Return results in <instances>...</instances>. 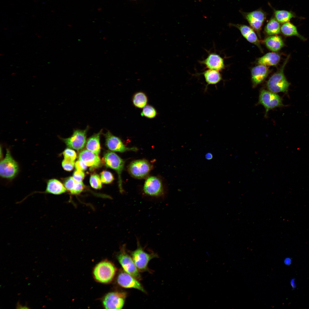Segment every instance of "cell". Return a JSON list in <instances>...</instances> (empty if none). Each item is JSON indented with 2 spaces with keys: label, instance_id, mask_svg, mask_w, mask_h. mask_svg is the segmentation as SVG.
Masks as SVG:
<instances>
[{
  "label": "cell",
  "instance_id": "cell-1",
  "mask_svg": "<svg viewBox=\"0 0 309 309\" xmlns=\"http://www.w3.org/2000/svg\"><path fill=\"white\" fill-rule=\"evenodd\" d=\"M288 59L284 61L282 67L269 79L267 83L268 90L274 93L285 92L288 89L289 83L287 80L284 74V70Z\"/></svg>",
  "mask_w": 309,
  "mask_h": 309
},
{
  "label": "cell",
  "instance_id": "cell-2",
  "mask_svg": "<svg viewBox=\"0 0 309 309\" xmlns=\"http://www.w3.org/2000/svg\"><path fill=\"white\" fill-rule=\"evenodd\" d=\"M116 268L114 264L107 261H104L98 264L94 268L93 274L98 282L107 283L111 282L115 275Z\"/></svg>",
  "mask_w": 309,
  "mask_h": 309
},
{
  "label": "cell",
  "instance_id": "cell-3",
  "mask_svg": "<svg viewBox=\"0 0 309 309\" xmlns=\"http://www.w3.org/2000/svg\"><path fill=\"white\" fill-rule=\"evenodd\" d=\"M104 161L106 166L114 170L118 176V186L121 193L123 192L121 175L124 168L125 162L118 155L111 151L107 152L104 154Z\"/></svg>",
  "mask_w": 309,
  "mask_h": 309
},
{
  "label": "cell",
  "instance_id": "cell-4",
  "mask_svg": "<svg viewBox=\"0 0 309 309\" xmlns=\"http://www.w3.org/2000/svg\"><path fill=\"white\" fill-rule=\"evenodd\" d=\"M18 170L17 163L12 157L9 149H7L5 157L0 162L1 176L3 178L12 179L16 175Z\"/></svg>",
  "mask_w": 309,
  "mask_h": 309
},
{
  "label": "cell",
  "instance_id": "cell-5",
  "mask_svg": "<svg viewBox=\"0 0 309 309\" xmlns=\"http://www.w3.org/2000/svg\"><path fill=\"white\" fill-rule=\"evenodd\" d=\"M258 103L265 108V116L270 110L282 105V99L279 95L264 89L262 90L260 92Z\"/></svg>",
  "mask_w": 309,
  "mask_h": 309
},
{
  "label": "cell",
  "instance_id": "cell-6",
  "mask_svg": "<svg viewBox=\"0 0 309 309\" xmlns=\"http://www.w3.org/2000/svg\"><path fill=\"white\" fill-rule=\"evenodd\" d=\"M124 245L117 256L118 260L124 271L137 279L141 278L138 270L134 261L127 253Z\"/></svg>",
  "mask_w": 309,
  "mask_h": 309
},
{
  "label": "cell",
  "instance_id": "cell-7",
  "mask_svg": "<svg viewBox=\"0 0 309 309\" xmlns=\"http://www.w3.org/2000/svg\"><path fill=\"white\" fill-rule=\"evenodd\" d=\"M137 248L131 252L132 258L138 270L141 271L146 270L149 261L157 256L155 254L148 253L144 251L138 242Z\"/></svg>",
  "mask_w": 309,
  "mask_h": 309
},
{
  "label": "cell",
  "instance_id": "cell-8",
  "mask_svg": "<svg viewBox=\"0 0 309 309\" xmlns=\"http://www.w3.org/2000/svg\"><path fill=\"white\" fill-rule=\"evenodd\" d=\"M152 167L151 165L148 161L139 159L132 162L128 166V171L133 177L142 179L148 175Z\"/></svg>",
  "mask_w": 309,
  "mask_h": 309
},
{
  "label": "cell",
  "instance_id": "cell-9",
  "mask_svg": "<svg viewBox=\"0 0 309 309\" xmlns=\"http://www.w3.org/2000/svg\"><path fill=\"white\" fill-rule=\"evenodd\" d=\"M89 128L87 126L84 130H75L70 137L61 139L69 147L77 150H81L86 144V134Z\"/></svg>",
  "mask_w": 309,
  "mask_h": 309
},
{
  "label": "cell",
  "instance_id": "cell-10",
  "mask_svg": "<svg viewBox=\"0 0 309 309\" xmlns=\"http://www.w3.org/2000/svg\"><path fill=\"white\" fill-rule=\"evenodd\" d=\"M126 296L124 292L109 293L103 299V306L106 309H121L124 305Z\"/></svg>",
  "mask_w": 309,
  "mask_h": 309
},
{
  "label": "cell",
  "instance_id": "cell-11",
  "mask_svg": "<svg viewBox=\"0 0 309 309\" xmlns=\"http://www.w3.org/2000/svg\"><path fill=\"white\" fill-rule=\"evenodd\" d=\"M106 144L110 150L121 152L127 151H136L138 148L135 147H128L125 146L119 137L112 134L108 131L104 134Z\"/></svg>",
  "mask_w": 309,
  "mask_h": 309
},
{
  "label": "cell",
  "instance_id": "cell-12",
  "mask_svg": "<svg viewBox=\"0 0 309 309\" xmlns=\"http://www.w3.org/2000/svg\"><path fill=\"white\" fill-rule=\"evenodd\" d=\"M143 191L146 194L152 196H161L163 193L162 182L158 178L154 176L148 177L145 181Z\"/></svg>",
  "mask_w": 309,
  "mask_h": 309
},
{
  "label": "cell",
  "instance_id": "cell-13",
  "mask_svg": "<svg viewBox=\"0 0 309 309\" xmlns=\"http://www.w3.org/2000/svg\"><path fill=\"white\" fill-rule=\"evenodd\" d=\"M117 282L120 286L124 288H133L144 292H145L136 279L125 272L119 273L117 277Z\"/></svg>",
  "mask_w": 309,
  "mask_h": 309
},
{
  "label": "cell",
  "instance_id": "cell-14",
  "mask_svg": "<svg viewBox=\"0 0 309 309\" xmlns=\"http://www.w3.org/2000/svg\"><path fill=\"white\" fill-rule=\"evenodd\" d=\"M199 62L209 69L220 71L225 67L223 59L215 53H209L207 58Z\"/></svg>",
  "mask_w": 309,
  "mask_h": 309
},
{
  "label": "cell",
  "instance_id": "cell-15",
  "mask_svg": "<svg viewBox=\"0 0 309 309\" xmlns=\"http://www.w3.org/2000/svg\"><path fill=\"white\" fill-rule=\"evenodd\" d=\"M78 157L79 159L83 161L87 166L92 168H98L101 164V159L98 155L88 150L81 151Z\"/></svg>",
  "mask_w": 309,
  "mask_h": 309
},
{
  "label": "cell",
  "instance_id": "cell-16",
  "mask_svg": "<svg viewBox=\"0 0 309 309\" xmlns=\"http://www.w3.org/2000/svg\"><path fill=\"white\" fill-rule=\"evenodd\" d=\"M245 18L254 29L259 31L264 21L265 15L261 10H256L247 14Z\"/></svg>",
  "mask_w": 309,
  "mask_h": 309
},
{
  "label": "cell",
  "instance_id": "cell-17",
  "mask_svg": "<svg viewBox=\"0 0 309 309\" xmlns=\"http://www.w3.org/2000/svg\"><path fill=\"white\" fill-rule=\"evenodd\" d=\"M268 70L266 66L259 65L253 67L251 71L253 86L255 87L261 83L267 76Z\"/></svg>",
  "mask_w": 309,
  "mask_h": 309
},
{
  "label": "cell",
  "instance_id": "cell-18",
  "mask_svg": "<svg viewBox=\"0 0 309 309\" xmlns=\"http://www.w3.org/2000/svg\"><path fill=\"white\" fill-rule=\"evenodd\" d=\"M201 74L203 75L207 83L204 89V92H205L207 91L209 85H216L222 80L221 75L219 71L217 70L208 69Z\"/></svg>",
  "mask_w": 309,
  "mask_h": 309
},
{
  "label": "cell",
  "instance_id": "cell-19",
  "mask_svg": "<svg viewBox=\"0 0 309 309\" xmlns=\"http://www.w3.org/2000/svg\"><path fill=\"white\" fill-rule=\"evenodd\" d=\"M67 189L63 184L56 179H51L47 182L45 193L59 195L65 192Z\"/></svg>",
  "mask_w": 309,
  "mask_h": 309
},
{
  "label": "cell",
  "instance_id": "cell-20",
  "mask_svg": "<svg viewBox=\"0 0 309 309\" xmlns=\"http://www.w3.org/2000/svg\"><path fill=\"white\" fill-rule=\"evenodd\" d=\"M236 26L239 30L242 35L247 41L260 48L258 38L251 28L245 25H237Z\"/></svg>",
  "mask_w": 309,
  "mask_h": 309
},
{
  "label": "cell",
  "instance_id": "cell-21",
  "mask_svg": "<svg viewBox=\"0 0 309 309\" xmlns=\"http://www.w3.org/2000/svg\"><path fill=\"white\" fill-rule=\"evenodd\" d=\"M102 130L95 134L88 140L86 145L87 149L98 155L100 151V137Z\"/></svg>",
  "mask_w": 309,
  "mask_h": 309
},
{
  "label": "cell",
  "instance_id": "cell-22",
  "mask_svg": "<svg viewBox=\"0 0 309 309\" xmlns=\"http://www.w3.org/2000/svg\"><path fill=\"white\" fill-rule=\"evenodd\" d=\"M280 56L275 52H269L260 58L258 60L259 65L266 66H272L276 65L279 62Z\"/></svg>",
  "mask_w": 309,
  "mask_h": 309
},
{
  "label": "cell",
  "instance_id": "cell-23",
  "mask_svg": "<svg viewBox=\"0 0 309 309\" xmlns=\"http://www.w3.org/2000/svg\"><path fill=\"white\" fill-rule=\"evenodd\" d=\"M265 43L267 47L273 51L280 50L284 45L282 40L277 35H271L265 39Z\"/></svg>",
  "mask_w": 309,
  "mask_h": 309
},
{
  "label": "cell",
  "instance_id": "cell-24",
  "mask_svg": "<svg viewBox=\"0 0 309 309\" xmlns=\"http://www.w3.org/2000/svg\"><path fill=\"white\" fill-rule=\"evenodd\" d=\"M132 101L133 105L136 107L142 108L147 105L148 98L144 93L142 92H139L133 95Z\"/></svg>",
  "mask_w": 309,
  "mask_h": 309
},
{
  "label": "cell",
  "instance_id": "cell-25",
  "mask_svg": "<svg viewBox=\"0 0 309 309\" xmlns=\"http://www.w3.org/2000/svg\"><path fill=\"white\" fill-rule=\"evenodd\" d=\"M280 29V25L278 21L276 19L272 18L266 25L265 31L268 35H272L279 33Z\"/></svg>",
  "mask_w": 309,
  "mask_h": 309
},
{
  "label": "cell",
  "instance_id": "cell-26",
  "mask_svg": "<svg viewBox=\"0 0 309 309\" xmlns=\"http://www.w3.org/2000/svg\"><path fill=\"white\" fill-rule=\"evenodd\" d=\"M280 30L283 34L287 36H299L296 27L290 22L283 24L281 27Z\"/></svg>",
  "mask_w": 309,
  "mask_h": 309
},
{
  "label": "cell",
  "instance_id": "cell-27",
  "mask_svg": "<svg viewBox=\"0 0 309 309\" xmlns=\"http://www.w3.org/2000/svg\"><path fill=\"white\" fill-rule=\"evenodd\" d=\"M274 14L276 20L281 23L288 21L293 16L291 12L285 10H276Z\"/></svg>",
  "mask_w": 309,
  "mask_h": 309
},
{
  "label": "cell",
  "instance_id": "cell-28",
  "mask_svg": "<svg viewBox=\"0 0 309 309\" xmlns=\"http://www.w3.org/2000/svg\"><path fill=\"white\" fill-rule=\"evenodd\" d=\"M157 114L156 110L153 106L146 105L142 108L140 115L142 116L152 119L155 118Z\"/></svg>",
  "mask_w": 309,
  "mask_h": 309
},
{
  "label": "cell",
  "instance_id": "cell-29",
  "mask_svg": "<svg viewBox=\"0 0 309 309\" xmlns=\"http://www.w3.org/2000/svg\"><path fill=\"white\" fill-rule=\"evenodd\" d=\"M90 182L91 187L94 189H99L102 188V182L100 178L97 174H93L91 176Z\"/></svg>",
  "mask_w": 309,
  "mask_h": 309
},
{
  "label": "cell",
  "instance_id": "cell-30",
  "mask_svg": "<svg viewBox=\"0 0 309 309\" xmlns=\"http://www.w3.org/2000/svg\"><path fill=\"white\" fill-rule=\"evenodd\" d=\"M100 179L102 183L108 184L112 183L114 180V178L110 172L104 171L100 173Z\"/></svg>",
  "mask_w": 309,
  "mask_h": 309
},
{
  "label": "cell",
  "instance_id": "cell-31",
  "mask_svg": "<svg viewBox=\"0 0 309 309\" xmlns=\"http://www.w3.org/2000/svg\"><path fill=\"white\" fill-rule=\"evenodd\" d=\"M62 166L63 168L68 171H72L74 166V161L71 159L64 158L62 162Z\"/></svg>",
  "mask_w": 309,
  "mask_h": 309
},
{
  "label": "cell",
  "instance_id": "cell-32",
  "mask_svg": "<svg viewBox=\"0 0 309 309\" xmlns=\"http://www.w3.org/2000/svg\"><path fill=\"white\" fill-rule=\"evenodd\" d=\"M76 182L73 177H68L64 181V186L67 190L69 191L70 193L74 188Z\"/></svg>",
  "mask_w": 309,
  "mask_h": 309
},
{
  "label": "cell",
  "instance_id": "cell-33",
  "mask_svg": "<svg viewBox=\"0 0 309 309\" xmlns=\"http://www.w3.org/2000/svg\"><path fill=\"white\" fill-rule=\"evenodd\" d=\"M85 188V185L82 182L76 181L74 188L71 192L73 195H78L82 192Z\"/></svg>",
  "mask_w": 309,
  "mask_h": 309
},
{
  "label": "cell",
  "instance_id": "cell-34",
  "mask_svg": "<svg viewBox=\"0 0 309 309\" xmlns=\"http://www.w3.org/2000/svg\"><path fill=\"white\" fill-rule=\"evenodd\" d=\"M63 154L64 158L69 159L74 161L77 157L75 152L69 148L65 149L63 151Z\"/></svg>",
  "mask_w": 309,
  "mask_h": 309
},
{
  "label": "cell",
  "instance_id": "cell-35",
  "mask_svg": "<svg viewBox=\"0 0 309 309\" xmlns=\"http://www.w3.org/2000/svg\"><path fill=\"white\" fill-rule=\"evenodd\" d=\"M84 177L85 174L82 171L78 169L74 171L73 175V178L77 182L82 181Z\"/></svg>",
  "mask_w": 309,
  "mask_h": 309
},
{
  "label": "cell",
  "instance_id": "cell-36",
  "mask_svg": "<svg viewBox=\"0 0 309 309\" xmlns=\"http://www.w3.org/2000/svg\"><path fill=\"white\" fill-rule=\"evenodd\" d=\"M75 166L76 169L80 170L82 171L85 170L87 168V166L86 164L80 159L78 160L76 162Z\"/></svg>",
  "mask_w": 309,
  "mask_h": 309
},
{
  "label": "cell",
  "instance_id": "cell-37",
  "mask_svg": "<svg viewBox=\"0 0 309 309\" xmlns=\"http://www.w3.org/2000/svg\"><path fill=\"white\" fill-rule=\"evenodd\" d=\"M205 157L206 159L207 160H211L213 157V154L210 152H208L206 153Z\"/></svg>",
  "mask_w": 309,
  "mask_h": 309
},
{
  "label": "cell",
  "instance_id": "cell-38",
  "mask_svg": "<svg viewBox=\"0 0 309 309\" xmlns=\"http://www.w3.org/2000/svg\"><path fill=\"white\" fill-rule=\"evenodd\" d=\"M291 260L289 258H285L284 261V263L287 265H289L291 263Z\"/></svg>",
  "mask_w": 309,
  "mask_h": 309
},
{
  "label": "cell",
  "instance_id": "cell-39",
  "mask_svg": "<svg viewBox=\"0 0 309 309\" xmlns=\"http://www.w3.org/2000/svg\"><path fill=\"white\" fill-rule=\"evenodd\" d=\"M291 285L293 288H294L296 287V284L295 282V280L294 279H293L291 280L290 281Z\"/></svg>",
  "mask_w": 309,
  "mask_h": 309
}]
</instances>
